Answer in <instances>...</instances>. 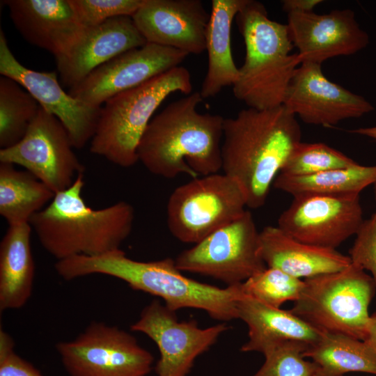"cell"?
Masks as SVG:
<instances>
[{
	"label": "cell",
	"instance_id": "cell-33",
	"mask_svg": "<svg viewBox=\"0 0 376 376\" xmlns=\"http://www.w3.org/2000/svg\"><path fill=\"white\" fill-rule=\"evenodd\" d=\"M349 253L352 263L372 274L376 286V210L363 221Z\"/></svg>",
	"mask_w": 376,
	"mask_h": 376
},
{
	"label": "cell",
	"instance_id": "cell-8",
	"mask_svg": "<svg viewBox=\"0 0 376 376\" xmlns=\"http://www.w3.org/2000/svg\"><path fill=\"white\" fill-rule=\"evenodd\" d=\"M247 206L240 183L225 173L193 178L175 188L167 203V225L178 240L194 244L240 217Z\"/></svg>",
	"mask_w": 376,
	"mask_h": 376
},
{
	"label": "cell",
	"instance_id": "cell-32",
	"mask_svg": "<svg viewBox=\"0 0 376 376\" xmlns=\"http://www.w3.org/2000/svg\"><path fill=\"white\" fill-rule=\"evenodd\" d=\"M144 0H69L84 27L100 24L111 18L132 17Z\"/></svg>",
	"mask_w": 376,
	"mask_h": 376
},
{
	"label": "cell",
	"instance_id": "cell-28",
	"mask_svg": "<svg viewBox=\"0 0 376 376\" xmlns=\"http://www.w3.org/2000/svg\"><path fill=\"white\" fill-rule=\"evenodd\" d=\"M40 104L14 79L0 77V148H10L25 136Z\"/></svg>",
	"mask_w": 376,
	"mask_h": 376
},
{
	"label": "cell",
	"instance_id": "cell-38",
	"mask_svg": "<svg viewBox=\"0 0 376 376\" xmlns=\"http://www.w3.org/2000/svg\"><path fill=\"white\" fill-rule=\"evenodd\" d=\"M373 186H374V190H375V197H376V181L373 184Z\"/></svg>",
	"mask_w": 376,
	"mask_h": 376
},
{
	"label": "cell",
	"instance_id": "cell-34",
	"mask_svg": "<svg viewBox=\"0 0 376 376\" xmlns=\"http://www.w3.org/2000/svg\"><path fill=\"white\" fill-rule=\"evenodd\" d=\"M12 337L0 329V376H43L31 363L17 354Z\"/></svg>",
	"mask_w": 376,
	"mask_h": 376
},
{
	"label": "cell",
	"instance_id": "cell-17",
	"mask_svg": "<svg viewBox=\"0 0 376 376\" xmlns=\"http://www.w3.org/2000/svg\"><path fill=\"white\" fill-rule=\"evenodd\" d=\"M286 24L301 63L322 65L334 57L354 54L369 42L368 33L350 9H336L325 14L288 13Z\"/></svg>",
	"mask_w": 376,
	"mask_h": 376
},
{
	"label": "cell",
	"instance_id": "cell-9",
	"mask_svg": "<svg viewBox=\"0 0 376 376\" xmlns=\"http://www.w3.org/2000/svg\"><path fill=\"white\" fill-rule=\"evenodd\" d=\"M181 272L207 276L228 285L242 283L267 266L251 212L218 229L175 259Z\"/></svg>",
	"mask_w": 376,
	"mask_h": 376
},
{
	"label": "cell",
	"instance_id": "cell-27",
	"mask_svg": "<svg viewBox=\"0 0 376 376\" xmlns=\"http://www.w3.org/2000/svg\"><path fill=\"white\" fill-rule=\"evenodd\" d=\"M376 181V165L359 164L318 173L292 176L279 173L274 187L293 197L306 195L340 196L359 194Z\"/></svg>",
	"mask_w": 376,
	"mask_h": 376
},
{
	"label": "cell",
	"instance_id": "cell-37",
	"mask_svg": "<svg viewBox=\"0 0 376 376\" xmlns=\"http://www.w3.org/2000/svg\"><path fill=\"white\" fill-rule=\"evenodd\" d=\"M350 132L368 136L376 141V126L368 127H360L353 130H350Z\"/></svg>",
	"mask_w": 376,
	"mask_h": 376
},
{
	"label": "cell",
	"instance_id": "cell-4",
	"mask_svg": "<svg viewBox=\"0 0 376 376\" xmlns=\"http://www.w3.org/2000/svg\"><path fill=\"white\" fill-rule=\"evenodd\" d=\"M84 186L81 173L29 221L42 246L57 261L120 249L132 232L134 210L131 204L119 201L91 208L82 197Z\"/></svg>",
	"mask_w": 376,
	"mask_h": 376
},
{
	"label": "cell",
	"instance_id": "cell-19",
	"mask_svg": "<svg viewBox=\"0 0 376 376\" xmlns=\"http://www.w3.org/2000/svg\"><path fill=\"white\" fill-rule=\"evenodd\" d=\"M146 43L132 17H116L85 27L72 47L56 58L61 84L70 89L97 67Z\"/></svg>",
	"mask_w": 376,
	"mask_h": 376
},
{
	"label": "cell",
	"instance_id": "cell-22",
	"mask_svg": "<svg viewBox=\"0 0 376 376\" xmlns=\"http://www.w3.org/2000/svg\"><path fill=\"white\" fill-rule=\"evenodd\" d=\"M260 249L267 267L299 279L338 272L352 263L349 256L300 242L278 226H265L260 232Z\"/></svg>",
	"mask_w": 376,
	"mask_h": 376
},
{
	"label": "cell",
	"instance_id": "cell-20",
	"mask_svg": "<svg viewBox=\"0 0 376 376\" xmlns=\"http://www.w3.org/2000/svg\"><path fill=\"white\" fill-rule=\"evenodd\" d=\"M3 3L22 37L56 58L72 47L85 28L69 0H6Z\"/></svg>",
	"mask_w": 376,
	"mask_h": 376
},
{
	"label": "cell",
	"instance_id": "cell-12",
	"mask_svg": "<svg viewBox=\"0 0 376 376\" xmlns=\"http://www.w3.org/2000/svg\"><path fill=\"white\" fill-rule=\"evenodd\" d=\"M225 323L201 328L195 320L179 321L175 311L155 299L142 310L131 330L148 336L158 347L156 376H187L201 354L228 330Z\"/></svg>",
	"mask_w": 376,
	"mask_h": 376
},
{
	"label": "cell",
	"instance_id": "cell-6",
	"mask_svg": "<svg viewBox=\"0 0 376 376\" xmlns=\"http://www.w3.org/2000/svg\"><path fill=\"white\" fill-rule=\"evenodd\" d=\"M189 70L178 66L109 99L101 107L90 151L119 166L138 160L137 149L155 111L171 94L191 93Z\"/></svg>",
	"mask_w": 376,
	"mask_h": 376
},
{
	"label": "cell",
	"instance_id": "cell-24",
	"mask_svg": "<svg viewBox=\"0 0 376 376\" xmlns=\"http://www.w3.org/2000/svg\"><path fill=\"white\" fill-rule=\"evenodd\" d=\"M29 223L8 226L0 243V311L23 307L31 296L35 274Z\"/></svg>",
	"mask_w": 376,
	"mask_h": 376
},
{
	"label": "cell",
	"instance_id": "cell-14",
	"mask_svg": "<svg viewBox=\"0 0 376 376\" xmlns=\"http://www.w3.org/2000/svg\"><path fill=\"white\" fill-rule=\"evenodd\" d=\"M187 56L176 49L147 42L97 67L68 93L88 106L101 107L114 95L180 66Z\"/></svg>",
	"mask_w": 376,
	"mask_h": 376
},
{
	"label": "cell",
	"instance_id": "cell-16",
	"mask_svg": "<svg viewBox=\"0 0 376 376\" xmlns=\"http://www.w3.org/2000/svg\"><path fill=\"white\" fill-rule=\"evenodd\" d=\"M0 73L26 89L48 113L63 125L75 148L91 141L101 107L88 106L64 91L56 72H38L21 64L10 51L4 32L0 31Z\"/></svg>",
	"mask_w": 376,
	"mask_h": 376
},
{
	"label": "cell",
	"instance_id": "cell-21",
	"mask_svg": "<svg viewBox=\"0 0 376 376\" xmlns=\"http://www.w3.org/2000/svg\"><path fill=\"white\" fill-rule=\"evenodd\" d=\"M237 318L249 329V339L240 349L244 352H258L265 355L288 343H301L309 348L324 334L289 310L268 306L243 292L237 300Z\"/></svg>",
	"mask_w": 376,
	"mask_h": 376
},
{
	"label": "cell",
	"instance_id": "cell-11",
	"mask_svg": "<svg viewBox=\"0 0 376 376\" xmlns=\"http://www.w3.org/2000/svg\"><path fill=\"white\" fill-rule=\"evenodd\" d=\"M73 148L62 123L40 107L23 139L0 149V162L24 167L56 194L70 187L84 171Z\"/></svg>",
	"mask_w": 376,
	"mask_h": 376
},
{
	"label": "cell",
	"instance_id": "cell-35",
	"mask_svg": "<svg viewBox=\"0 0 376 376\" xmlns=\"http://www.w3.org/2000/svg\"><path fill=\"white\" fill-rule=\"evenodd\" d=\"M322 0H284L282 1L283 10L288 13L313 12V8L322 3Z\"/></svg>",
	"mask_w": 376,
	"mask_h": 376
},
{
	"label": "cell",
	"instance_id": "cell-13",
	"mask_svg": "<svg viewBox=\"0 0 376 376\" xmlns=\"http://www.w3.org/2000/svg\"><path fill=\"white\" fill-rule=\"evenodd\" d=\"M363 221L359 194L306 195L293 197L277 226L300 242L336 249Z\"/></svg>",
	"mask_w": 376,
	"mask_h": 376
},
{
	"label": "cell",
	"instance_id": "cell-5",
	"mask_svg": "<svg viewBox=\"0 0 376 376\" xmlns=\"http://www.w3.org/2000/svg\"><path fill=\"white\" fill-rule=\"evenodd\" d=\"M246 54L233 86L234 96L263 110L283 105L289 84L301 64L287 24L271 19L264 5L248 0L235 17Z\"/></svg>",
	"mask_w": 376,
	"mask_h": 376
},
{
	"label": "cell",
	"instance_id": "cell-29",
	"mask_svg": "<svg viewBox=\"0 0 376 376\" xmlns=\"http://www.w3.org/2000/svg\"><path fill=\"white\" fill-rule=\"evenodd\" d=\"M304 286V280L267 267L241 283L244 294L275 308L288 301H296Z\"/></svg>",
	"mask_w": 376,
	"mask_h": 376
},
{
	"label": "cell",
	"instance_id": "cell-23",
	"mask_svg": "<svg viewBox=\"0 0 376 376\" xmlns=\"http://www.w3.org/2000/svg\"><path fill=\"white\" fill-rule=\"evenodd\" d=\"M248 0H212L207 24L205 50L207 70L201 91L203 99L217 95L233 86L239 76L231 51L230 34L233 19Z\"/></svg>",
	"mask_w": 376,
	"mask_h": 376
},
{
	"label": "cell",
	"instance_id": "cell-26",
	"mask_svg": "<svg viewBox=\"0 0 376 376\" xmlns=\"http://www.w3.org/2000/svg\"><path fill=\"white\" fill-rule=\"evenodd\" d=\"M0 163V214L8 226L29 223L55 194L27 171Z\"/></svg>",
	"mask_w": 376,
	"mask_h": 376
},
{
	"label": "cell",
	"instance_id": "cell-36",
	"mask_svg": "<svg viewBox=\"0 0 376 376\" xmlns=\"http://www.w3.org/2000/svg\"><path fill=\"white\" fill-rule=\"evenodd\" d=\"M376 351V312L370 317L367 336L363 340Z\"/></svg>",
	"mask_w": 376,
	"mask_h": 376
},
{
	"label": "cell",
	"instance_id": "cell-31",
	"mask_svg": "<svg viewBox=\"0 0 376 376\" xmlns=\"http://www.w3.org/2000/svg\"><path fill=\"white\" fill-rule=\"evenodd\" d=\"M308 348L299 343L281 345L264 355L263 364L252 376H314L315 363L302 355Z\"/></svg>",
	"mask_w": 376,
	"mask_h": 376
},
{
	"label": "cell",
	"instance_id": "cell-10",
	"mask_svg": "<svg viewBox=\"0 0 376 376\" xmlns=\"http://www.w3.org/2000/svg\"><path fill=\"white\" fill-rule=\"evenodd\" d=\"M56 349L70 376H147L154 362L132 334L102 322H92Z\"/></svg>",
	"mask_w": 376,
	"mask_h": 376
},
{
	"label": "cell",
	"instance_id": "cell-7",
	"mask_svg": "<svg viewBox=\"0 0 376 376\" xmlns=\"http://www.w3.org/2000/svg\"><path fill=\"white\" fill-rule=\"evenodd\" d=\"M304 282L291 313L322 333L366 339L368 307L376 292L372 276L351 263L342 270L305 279Z\"/></svg>",
	"mask_w": 376,
	"mask_h": 376
},
{
	"label": "cell",
	"instance_id": "cell-15",
	"mask_svg": "<svg viewBox=\"0 0 376 376\" xmlns=\"http://www.w3.org/2000/svg\"><path fill=\"white\" fill-rule=\"evenodd\" d=\"M322 65L304 62L296 69L283 105L307 124L333 127L370 113L373 106L326 77Z\"/></svg>",
	"mask_w": 376,
	"mask_h": 376
},
{
	"label": "cell",
	"instance_id": "cell-30",
	"mask_svg": "<svg viewBox=\"0 0 376 376\" xmlns=\"http://www.w3.org/2000/svg\"><path fill=\"white\" fill-rule=\"evenodd\" d=\"M357 164L358 163L350 157L324 143L300 141L294 148L280 173L308 175Z\"/></svg>",
	"mask_w": 376,
	"mask_h": 376
},
{
	"label": "cell",
	"instance_id": "cell-1",
	"mask_svg": "<svg viewBox=\"0 0 376 376\" xmlns=\"http://www.w3.org/2000/svg\"><path fill=\"white\" fill-rule=\"evenodd\" d=\"M301 139L297 117L283 105L248 107L224 118L221 143L224 173L243 187L247 207L266 202L270 187Z\"/></svg>",
	"mask_w": 376,
	"mask_h": 376
},
{
	"label": "cell",
	"instance_id": "cell-25",
	"mask_svg": "<svg viewBox=\"0 0 376 376\" xmlns=\"http://www.w3.org/2000/svg\"><path fill=\"white\" fill-rule=\"evenodd\" d=\"M302 355L315 363L314 376H344L350 372L376 375V351L366 342L347 335L323 334Z\"/></svg>",
	"mask_w": 376,
	"mask_h": 376
},
{
	"label": "cell",
	"instance_id": "cell-18",
	"mask_svg": "<svg viewBox=\"0 0 376 376\" xmlns=\"http://www.w3.org/2000/svg\"><path fill=\"white\" fill-rule=\"evenodd\" d=\"M210 17L200 0H144L132 16L147 42L188 55L205 50Z\"/></svg>",
	"mask_w": 376,
	"mask_h": 376
},
{
	"label": "cell",
	"instance_id": "cell-3",
	"mask_svg": "<svg viewBox=\"0 0 376 376\" xmlns=\"http://www.w3.org/2000/svg\"><path fill=\"white\" fill-rule=\"evenodd\" d=\"M202 100L199 91L192 92L151 119L137 149L138 160L150 173L166 178L185 173L194 178L222 169L224 118L198 112Z\"/></svg>",
	"mask_w": 376,
	"mask_h": 376
},
{
	"label": "cell",
	"instance_id": "cell-2",
	"mask_svg": "<svg viewBox=\"0 0 376 376\" xmlns=\"http://www.w3.org/2000/svg\"><path fill=\"white\" fill-rule=\"evenodd\" d=\"M54 267L66 281L91 274L120 279L134 290L159 297L175 312L191 308L223 322L237 318L241 283L221 288L191 279L183 275L170 258L139 261L128 258L120 249L98 256H75L56 261Z\"/></svg>",
	"mask_w": 376,
	"mask_h": 376
}]
</instances>
